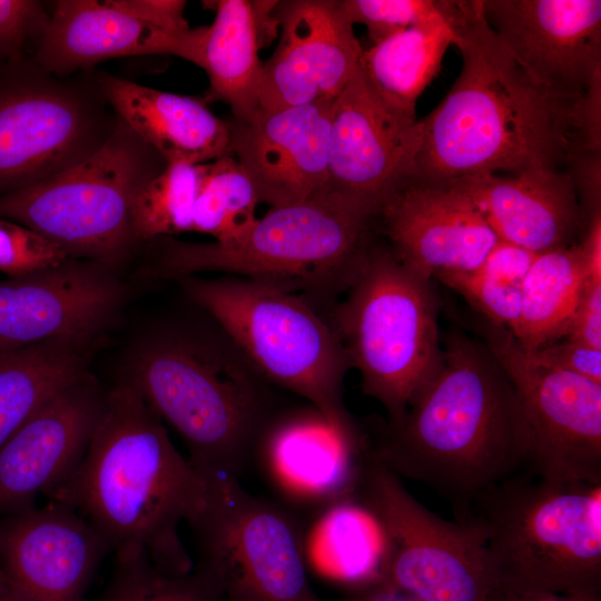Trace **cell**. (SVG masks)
I'll use <instances>...</instances> for the list:
<instances>
[{"instance_id":"6da1fadb","label":"cell","mask_w":601,"mask_h":601,"mask_svg":"<svg viewBox=\"0 0 601 601\" xmlns=\"http://www.w3.org/2000/svg\"><path fill=\"white\" fill-rule=\"evenodd\" d=\"M362 426L371 454L400 479L446 500L456 521L479 494L530 464L529 430L512 381L483 342L455 331L403 417Z\"/></svg>"},{"instance_id":"7a4b0ae2","label":"cell","mask_w":601,"mask_h":601,"mask_svg":"<svg viewBox=\"0 0 601 601\" xmlns=\"http://www.w3.org/2000/svg\"><path fill=\"white\" fill-rule=\"evenodd\" d=\"M454 32L461 71L424 118L416 178L565 170L579 151L577 100L534 83L483 17L481 0H437Z\"/></svg>"},{"instance_id":"3957f363","label":"cell","mask_w":601,"mask_h":601,"mask_svg":"<svg viewBox=\"0 0 601 601\" xmlns=\"http://www.w3.org/2000/svg\"><path fill=\"white\" fill-rule=\"evenodd\" d=\"M210 480L174 446L162 421L120 381L105 404L83 460L50 500L71 508L118 558L146 555L183 577L194 563L180 536L206 510Z\"/></svg>"},{"instance_id":"277c9868","label":"cell","mask_w":601,"mask_h":601,"mask_svg":"<svg viewBox=\"0 0 601 601\" xmlns=\"http://www.w3.org/2000/svg\"><path fill=\"white\" fill-rule=\"evenodd\" d=\"M223 332V331H221ZM122 382L183 439L189 462L208 479L239 476L278 411L273 387L223 332H171L140 344Z\"/></svg>"},{"instance_id":"5b68a950","label":"cell","mask_w":601,"mask_h":601,"mask_svg":"<svg viewBox=\"0 0 601 601\" xmlns=\"http://www.w3.org/2000/svg\"><path fill=\"white\" fill-rule=\"evenodd\" d=\"M378 208L331 189L297 204L270 207L229 244L160 237L155 275L181 278L218 272L298 288H345L374 240Z\"/></svg>"},{"instance_id":"8992f818","label":"cell","mask_w":601,"mask_h":601,"mask_svg":"<svg viewBox=\"0 0 601 601\" xmlns=\"http://www.w3.org/2000/svg\"><path fill=\"white\" fill-rule=\"evenodd\" d=\"M465 520L481 530L495 581L601 597V484L525 469L479 494Z\"/></svg>"},{"instance_id":"52a82bcc","label":"cell","mask_w":601,"mask_h":601,"mask_svg":"<svg viewBox=\"0 0 601 601\" xmlns=\"http://www.w3.org/2000/svg\"><path fill=\"white\" fill-rule=\"evenodd\" d=\"M177 280L267 383L303 397L344 432L359 433L343 400L346 353L329 319L308 299L239 276Z\"/></svg>"},{"instance_id":"ba28073f","label":"cell","mask_w":601,"mask_h":601,"mask_svg":"<svg viewBox=\"0 0 601 601\" xmlns=\"http://www.w3.org/2000/svg\"><path fill=\"white\" fill-rule=\"evenodd\" d=\"M345 289L329 322L363 393L383 405L387 422H398L441 359L431 279L374 239Z\"/></svg>"},{"instance_id":"9c48e42d","label":"cell","mask_w":601,"mask_h":601,"mask_svg":"<svg viewBox=\"0 0 601 601\" xmlns=\"http://www.w3.org/2000/svg\"><path fill=\"white\" fill-rule=\"evenodd\" d=\"M167 162L121 119L87 159L22 190L0 196V217L62 247L70 258L109 267L138 244L130 224L135 193Z\"/></svg>"},{"instance_id":"30bf717a","label":"cell","mask_w":601,"mask_h":601,"mask_svg":"<svg viewBox=\"0 0 601 601\" xmlns=\"http://www.w3.org/2000/svg\"><path fill=\"white\" fill-rule=\"evenodd\" d=\"M99 71L60 77L31 56L0 60V196L79 164L112 136L120 118Z\"/></svg>"},{"instance_id":"8fae6325","label":"cell","mask_w":601,"mask_h":601,"mask_svg":"<svg viewBox=\"0 0 601 601\" xmlns=\"http://www.w3.org/2000/svg\"><path fill=\"white\" fill-rule=\"evenodd\" d=\"M190 528L197 569L223 601H322L309 584L299 518L239 480L210 479L207 508Z\"/></svg>"},{"instance_id":"7c38bea8","label":"cell","mask_w":601,"mask_h":601,"mask_svg":"<svg viewBox=\"0 0 601 601\" xmlns=\"http://www.w3.org/2000/svg\"><path fill=\"white\" fill-rule=\"evenodd\" d=\"M384 543L381 584L418 601H485L494 584L481 530L430 511L368 451L356 495Z\"/></svg>"},{"instance_id":"4fadbf2b","label":"cell","mask_w":601,"mask_h":601,"mask_svg":"<svg viewBox=\"0 0 601 601\" xmlns=\"http://www.w3.org/2000/svg\"><path fill=\"white\" fill-rule=\"evenodd\" d=\"M475 329L519 394L529 469L552 481L601 484V384L542 362L484 318Z\"/></svg>"},{"instance_id":"5bb4252c","label":"cell","mask_w":601,"mask_h":601,"mask_svg":"<svg viewBox=\"0 0 601 601\" xmlns=\"http://www.w3.org/2000/svg\"><path fill=\"white\" fill-rule=\"evenodd\" d=\"M367 460L362 425L358 434L346 433L308 404L272 415L252 462L278 497L274 501L297 516L316 518L356 499Z\"/></svg>"},{"instance_id":"9a60e30c","label":"cell","mask_w":601,"mask_h":601,"mask_svg":"<svg viewBox=\"0 0 601 601\" xmlns=\"http://www.w3.org/2000/svg\"><path fill=\"white\" fill-rule=\"evenodd\" d=\"M485 21L525 75L580 98L601 77V1L481 0Z\"/></svg>"},{"instance_id":"2e32d148","label":"cell","mask_w":601,"mask_h":601,"mask_svg":"<svg viewBox=\"0 0 601 601\" xmlns=\"http://www.w3.org/2000/svg\"><path fill=\"white\" fill-rule=\"evenodd\" d=\"M112 267L85 259L0 282V354L48 342L87 345L119 308Z\"/></svg>"},{"instance_id":"e0dca14e","label":"cell","mask_w":601,"mask_h":601,"mask_svg":"<svg viewBox=\"0 0 601 601\" xmlns=\"http://www.w3.org/2000/svg\"><path fill=\"white\" fill-rule=\"evenodd\" d=\"M422 142V121L386 105L358 67L333 101L327 188L380 209L415 177Z\"/></svg>"},{"instance_id":"ac0fdd59","label":"cell","mask_w":601,"mask_h":601,"mask_svg":"<svg viewBox=\"0 0 601 601\" xmlns=\"http://www.w3.org/2000/svg\"><path fill=\"white\" fill-rule=\"evenodd\" d=\"M377 226L394 256L427 279L476 269L499 240L465 193L450 181L416 177L383 200Z\"/></svg>"},{"instance_id":"d6986e66","label":"cell","mask_w":601,"mask_h":601,"mask_svg":"<svg viewBox=\"0 0 601 601\" xmlns=\"http://www.w3.org/2000/svg\"><path fill=\"white\" fill-rule=\"evenodd\" d=\"M275 9L282 35L262 65L258 110L333 101L363 51L339 0L277 1Z\"/></svg>"},{"instance_id":"ffe728a7","label":"cell","mask_w":601,"mask_h":601,"mask_svg":"<svg viewBox=\"0 0 601 601\" xmlns=\"http://www.w3.org/2000/svg\"><path fill=\"white\" fill-rule=\"evenodd\" d=\"M87 372L32 414L0 449V513L35 508L51 496L83 460L105 404Z\"/></svg>"},{"instance_id":"44dd1931","label":"cell","mask_w":601,"mask_h":601,"mask_svg":"<svg viewBox=\"0 0 601 601\" xmlns=\"http://www.w3.org/2000/svg\"><path fill=\"white\" fill-rule=\"evenodd\" d=\"M110 551L89 522L55 501L0 521V571L12 601H79Z\"/></svg>"},{"instance_id":"7402d4cb","label":"cell","mask_w":601,"mask_h":601,"mask_svg":"<svg viewBox=\"0 0 601 601\" xmlns=\"http://www.w3.org/2000/svg\"><path fill=\"white\" fill-rule=\"evenodd\" d=\"M333 101L258 110L228 121L229 152L262 203L288 206L327 189Z\"/></svg>"},{"instance_id":"603a6c76","label":"cell","mask_w":601,"mask_h":601,"mask_svg":"<svg viewBox=\"0 0 601 601\" xmlns=\"http://www.w3.org/2000/svg\"><path fill=\"white\" fill-rule=\"evenodd\" d=\"M50 4V22L31 57L53 75L66 77L109 59L144 55H175L198 65L205 26L170 31L140 18L124 0Z\"/></svg>"},{"instance_id":"cb8c5ba5","label":"cell","mask_w":601,"mask_h":601,"mask_svg":"<svg viewBox=\"0 0 601 601\" xmlns=\"http://www.w3.org/2000/svg\"><path fill=\"white\" fill-rule=\"evenodd\" d=\"M450 181L483 213L499 239L535 254L574 244L588 216L566 170L509 177L480 174Z\"/></svg>"},{"instance_id":"d4e9b609","label":"cell","mask_w":601,"mask_h":601,"mask_svg":"<svg viewBox=\"0 0 601 601\" xmlns=\"http://www.w3.org/2000/svg\"><path fill=\"white\" fill-rule=\"evenodd\" d=\"M118 117L167 164L200 165L229 152L228 121L204 100L141 86L99 71Z\"/></svg>"},{"instance_id":"484cf974","label":"cell","mask_w":601,"mask_h":601,"mask_svg":"<svg viewBox=\"0 0 601 601\" xmlns=\"http://www.w3.org/2000/svg\"><path fill=\"white\" fill-rule=\"evenodd\" d=\"M269 2H210L216 14L205 26L198 62L209 80L204 101L225 102L235 119L245 120L258 111L260 22Z\"/></svg>"},{"instance_id":"4316f807","label":"cell","mask_w":601,"mask_h":601,"mask_svg":"<svg viewBox=\"0 0 601 601\" xmlns=\"http://www.w3.org/2000/svg\"><path fill=\"white\" fill-rule=\"evenodd\" d=\"M590 277H601L582 240L536 255L521 286V312L512 333L526 351L565 337Z\"/></svg>"},{"instance_id":"83f0119b","label":"cell","mask_w":601,"mask_h":601,"mask_svg":"<svg viewBox=\"0 0 601 601\" xmlns=\"http://www.w3.org/2000/svg\"><path fill=\"white\" fill-rule=\"evenodd\" d=\"M454 39L442 14L363 49L358 67L386 105L416 118L417 99L437 75Z\"/></svg>"},{"instance_id":"f1b7e54d","label":"cell","mask_w":601,"mask_h":601,"mask_svg":"<svg viewBox=\"0 0 601 601\" xmlns=\"http://www.w3.org/2000/svg\"><path fill=\"white\" fill-rule=\"evenodd\" d=\"M307 563L326 577L363 587L378 585L384 543L378 525L356 499L331 506L314 518L305 533Z\"/></svg>"},{"instance_id":"f546056e","label":"cell","mask_w":601,"mask_h":601,"mask_svg":"<svg viewBox=\"0 0 601 601\" xmlns=\"http://www.w3.org/2000/svg\"><path fill=\"white\" fill-rule=\"evenodd\" d=\"M85 373V345L48 342L0 354V449L32 414Z\"/></svg>"},{"instance_id":"4dcf8cb0","label":"cell","mask_w":601,"mask_h":601,"mask_svg":"<svg viewBox=\"0 0 601 601\" xmlns=\"http://www.w3.org/2000/svg\"><path fill=\"white\" fill-rule=\"evenodd\" d=\"M200 187L194 208L193 231L213 236L218 244L242 237L258 219V191L230 154L200 164Z\"/></svg>"},{"instance_id":"1f68e13d","label":"cell","mask_w":601,"mask_h":601,"mask_svg":"<svg viewBox=\"0 0 601 601\" xmlns=\"http://www.w3.org/2000/svg\"><path fill=\"white\" fill-rule=\"evenodd\" d=\"M200 178L199 165L167 164L135 193L130 224L138 243L193 231Z\"/></svg>"},{"instance_id":"d6a6232c","label":"cell","mask_w":601,"mask_h":601,"mask_svg":"<svg viewBox=\"0 0 601 601\" xmlns=\"http://www.w3.org/2000/svg\"><path fill=\"white\" fill-rule=\"evenodd\" d=\"M102 601H223L214 581L196 568L183 577L159 571L146 555L116 556Z\"/></svg>"},{"instance_id":"836d02e7","label":"cell","mask_w":601,"mask_h":601,"mask_svg":"<svg viewBox=\"0 0 601 601\" xmlns=\"http://www.w3.org/2000/svg\"><path fill=\"white\" fill-rule=\"evenodd\" d=\"M459 293L482 318L513 333L521 312V287L479 269L443 272L434 276Z\"/></svg>"},{"instance_id":"e575fe53","label":"cell","mask_w":601,"mask_h":601,"mask_svg":"<svg viewBox=\"0 0 601 601\" xmlns=\"http://www.w3.org/2000/svg\"><path fill=\"white\" fill-rule=\"evenodd\" d=\"M354 26L366 27L372 45L442 16L437 0H339Z\"/></svg>"},{"instance_id":"d590c367","label":"cell","mask_w":601,"mask_h":601,"mask_svg":"<svg viewBox=\"0 0 601 601\" xmlns=\"http://www.w3.org/2000/svg\"><path fill=\"white\" fill-rule=\"evenodd\" d=\"M69 258L56 243L17 221L0 217V272L10 278L58 266Z\"/></svg>"},{"instance_id":"8d00e7d4","label":"cell","mask_w":601,"mask_h":601,"mask_svg":"<svg viewBox=\"0 0 601 601\" xmlns=\"http://www.w3.org/2000/svg\"><path fill=\"white\" fill-rule=\"evenodd\" d=\"M51 18V4L39 0H0V60L31 56Z\"/></svg>"},{"instance_id":"74e56055","label":"cell","mask_w":601,"mask_h":601,"mask_svg":"<svg viewBox=\"0 0 601 601\" xmlns=\"http://www.w3.org/2000/svg\"><path fill=\"white\" fill-rule=\"evenodd\" d=\"M533 353L549 365L601 384V349L562 338Z\"/></svg>"},{"instance_id":"f35d334b","label":"cell","mask_w":601,"mask_h":601,"mask_svg":"<svg viewBox=\"0 0 601 601\" xmlns=\"http://www.w3.org/2000/svg\"><path fill=\"white\" fill-rule=\"evenodd\" d=\"M536 255L524 247L499 239L476 269L521 287Z\"/></svg>"},{"instance_id":"ab89813d","label":"cell","mask_w":601,"mask_h":601,"mask_svg":"<svg viewBox=\"0 0 601 601\" xmlns=\"http://www.w3.org/2000/svg\"><path fill=\"white\" fill-rule=\"evenodd\" d=\"M564 338L601 349V277L587 280Z\"/></svg>"},{"instance_id":"60d3db41","label":"cell","mask_w":601,"mask_h":601,"mask_svg":"<svg viewBox=\"0 0 601 601\" xmlns=\"http://www.w3.org/2000/svg\"><path fill=\"white\" fill-rule=\"evenodd\" d=\"M565 170L572 178L580 203L588 216L601 213V151H578Z\"/></svg>"},{"instance_id":"b9f144b4","label":"cell","mask_w":601,"mask_h":601,"mask_svg":"<svg viewBox=\"0 0 601 601\" xmlns=\"http://www.w3.org/2000/svg\"><path fill=\"white\" fill-rule=\"evenodd\" d=\"M485 601H601V597L558 594L494 581Z\"/></svg>"},{"instance_id":"7bdbcfd3","label":"cell","mask_w":601,"mask_h":601,"mask_svg":"<svg viewBox=\"0 0 601 601\" xmlns=\"http://www.w3.org/2000/svg\"><path fill=\"white\" fill-rule=\"evenodd\" d=\"M341 601H418L417 599L394 590L390 587L378 584L362 589L358 593Z\"/></svg>"},{"instance_id":"ee69618b","label":"cell","mask_w":601,"mask_h":601,"mask_svg":"<svg viewBox=\"0 0 601 601\" xmlns=\"http://www.w3.org/2000/svg\"><path fill=\"white\" fill-rule=\"evenodd\" d=\"M0 601H12L1 571H0Z\"/></svg>"}]
</instances>
